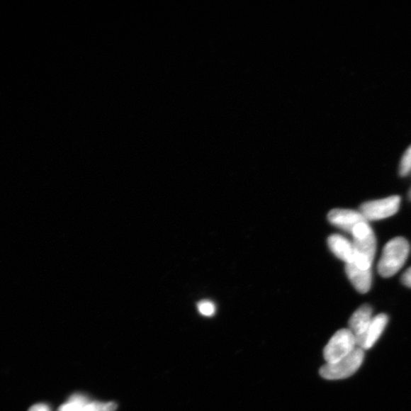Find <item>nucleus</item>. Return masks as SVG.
Instances as JSON below:
<instances>
[{
  "instance_id": "1",
  "label": "nucleus",
  "mask_w": 411,
  "mask_h": 411,
  "mask_svg": "<svg viewBox=\"0 0 411 411\" xmlns=\"http://www.w3.org/2000/svg\"><path fill=\"white\" fill-rule=\"evenodd\" d=\"M351 235L354 248V264L361 269H371L376 252V239L371 226L368 222L359 223Z\"/></svg>"
},
{
  "instance_id": "2",
  "label": "nucleus",
  "mask_w": 411,
  "mask_h": 411,
  "mask_svg": "<svg viewBox=\"0 0 411 411\" xmlns=\"http://www.w3.org/2000/svg\"><path fill=\"white\" fill-rule=\"evenodd\" d=\"M410 253V244L403 237L390 240L384 247L378 264V272L385 278L395 275L405 265Z\"/></svg>"
},
{
  "instance_id": "3",
  "label": "nucleus",
  "mask_w": 411,
  "mask_h": 411,
  "mask_svg": "<svg viewBox=\"0 0 411 411\" xmlns=\"http://www.w3.org/2000/svg\"><path fill=\"white\" fill-rule=\"evenodd\" d=\"M365 354L356 347L346 357L334 364H326L320 368V375L327 380H340L352 376L362 366Z\"/></svg>"
},
{
  "instance_id": "4",
  "label": "nucleus",
  "mask_w": 411,
  "mask_h": 411,
  "mask_svg": "<svg viewBox=\"0 0 411 411\" xmlns=\"http://www.w3.org/2000/svg\"><path fill=\"white\" fill-rule=\"evenodd\" d=\"M357 347L356 338L349 328L337 332L324 349L326 364H334L351 354Z\"/></svg>"
},
{
  "instance_id": "5",
  "label": "nucleus",
  "mask_w": 411,
  "mask_h": 411,
  "mask_svg": "<svg viewBox=\"0 0 411 411\" xmlns=\"http://www.w3.org/2000/svg\"><path fill=\"white\" fill-rule=\"evenodd\" d=\"M400 203L399 196H390L366 202L361 205L359 212L368 222L384 220L393 217L398 211Z\"/></svg>"
},
{
  "instance_id": "6",
  "label": "nucleus",
  "mask_w": 411,
  "mask_h": 411,
  "mask_svg": "<svg viewBox=\"0 0 411 411\" xmlns=\"http://www.w3.org/2000/svg\"><path fill=\"white\" fill-rule=\"evenodd\" d=\"M327 219L336 227L351 234L356 225L368 222L361 212L347 209L332 210L329 212Z\"/></svg>"
},
{
  "instance_id": "7",
  "label": "nucleus",
  "mask_w": 411,
  "mask_h": 411,
  "mask_svg": "<svg viewBox=\"0 0 411 411\" xmlns=\"http://www.w3.org/2000/svg\"><path fill=\"white\" fill-rule=\"evenodd\" d=\"M388 322V317L385 314H379L373 317L364 334L358 339L356 342L357 347L366 351L372 348L383 334Z\"/></svg>"
},
{
  "instance_id": "8",
  "label": "nucleus",
  "mask_w": 411,
  "mask_h": 411,
  "mask_svg": "<svg viewBox=\"0 0 411 411\" xmlns=\"http://www.w3.org/2000/svg\"><path fill=\"white\" fill-rule=\"evenodd\" d=\"M329 249L332 253L345 264L354 262V248L353 242L349 241L344 236L334 234L327 239Z\"/></svg>"
},
{
  "instance_id": "9",
  "label": "nucleus",
  "mask_w": 411,
  "mask_h": 411,
  "mask_svg": "<svg viewBox=\"0 0 411 411\" xmlns=\"http://www.w3.org/2000/svg\"><path fill=\"white\" fill-rule=\"evenodd\" d=\"M345 271L355 289L361 293H366L372 286L373 275L371 269H359L355 264H346Z\"/></svg>"
},
{
  "instance_id": "10",
  "label": "nucleus",
  "mask_w": 411,
  "mask_h": 411,
  "mask_svg": "<svg viewBox=\"0 0 411 411\" xmlns=\"http://www.w3.org/2000/svg\"><path fill=\"white\" fill-rule=\"evenodd\" d=\"M373 310L368 305L359 307L349 321V329L356 339L361 337L373 320Z\"/></svg>"
},
{
  "instance_id": "11",
  "label": "nucleus",
  "mask_w": 411,
  "mask_h": 411,
  "mask_svg": "<svg viewBox=\"0 0 411 411\" xmlns=\"http://www.w3.org/2000/svg\"><path fill=\"white\" fill-rule=\"evenodd\" d=\"M90 400L82 394H75L72 395L65 404L61 405L58 411H88Z\"/></svg>"
},
{
  "instance_id": "12",
  "label": "nucleus",
  "mask_w": 411,
  "mask_h": 411,
  "mask_svg": "<svg viewBox=\"0 0 411 411\" xmlns=\"http://www.w3.org/2000/svg\"><path fill=\"white\" fill-rule=\"evenodd\" d=\"M411 171V146L405 151L402 160L400 162L399 174L400 176L405 177Z\"/></svg>"
},
{
  "instance_id": "13",
  "label": "nucleus",
  "mask_w": 411,
  "mask_h": 411,
  "mask_svg": "<svg viewBox=\"0 0 411 411\" xmlns=\"http://www.w3.org/2000/svg\"><path fill=\"white\" fill-rule=\"evenodd\" d=\"M118 405L115 402H100L90 400L88 411H116Z\"/></svg>"
},
{
  "instance_id": "14",
  "label": "nucleus",
  "mask_w": 411,
  "mask_h": 411,
  "mask_svg": "<svg viewBox=\"0 0 411 411\" xmlns=\"http://www.w3.org/2000/svg\"><path fill=\"white\" fill-rule=\"evenodd\" d=\"M199 313L206 317H211L215 313V306L214 303L209 300L201 301L198 305Z\"/></svg>"
},
{
  "instance_id": "15",
  "label": "nucleus",
  "mask_w": 411,
  "mask_h": 411,
  "mask_svg": "<svg viewBox=\"0 0 411 411\" xmlns=\"http://www.w3.org/2000/svg\"><path fill=\"white\" fill-rule=\"evenodd\" d=\"M402 282L405 286L411 288V266L403 274Z\"/></svg>"
},
{
  "instance_id": "16",
  "label": "nucleus",
  "mask_w": 411,
  "mask_h": 411,
  "mask_svg": "<svg viewBox=\"0 0 411 411\" xmlns=\"http://www.w3.org/2000/svg\"><path fill=\"white\" fill-rule=\"evenodd\" d=\"M28 411H51L50 408L45 404H37L30 407Z\"/></svg>"
},
{
  "instance_id": "17",
  "label": "nucleus",
  "mask_w": 411,
  "mask_h": 411,
  "mask_svg": "<svg viewBox=\"0 0 411 411\" xmlns=\"http://www.w3.org/2000/svg\"><path fill=\"white\" fill-rule=\"evenodd\" d=\"M408 198H409L410 201H411V188H410V191L408 193Z\"/></svg>"
}]
</instances>
